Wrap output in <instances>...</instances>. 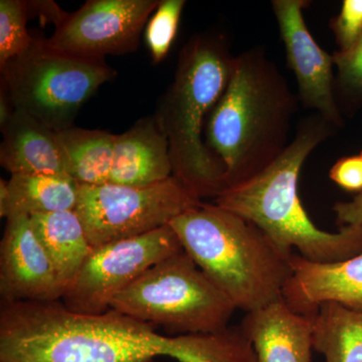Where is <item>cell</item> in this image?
<instances>
[{"instance_id":"cb8c5ba5","label":"cell","mask_w":362,"mask_h":362,"mask_svg":"<svg viewBox=\"0 0 362 362\" xmlns=\"http://www.w3.org/2000/svg\"><path fill=\"white\" fill-rule=\"evenodd\" d=\"M185 6V0H160L145 26V44L154 64L160 63L168 57L175 42Z\"/></svg>"},{"instance_id":"5bb4252c","label":"cell","mask_w":362,"mask_h":362,"mask_svg":"<svg viewBox=\"0 0 362 362\" xmlns=\"http://www.w3.org/2000/svg\"><path fill=\"white\" fill-rule=\"evenodd\" d=\"M240 328L259 362H311L314 314L298 313L283 297L246 313Z\"/></svg>"},{"instance_id":"4316f807","label":"cell","mask_w":362,"mask_h":362,"mask_svg":"<svg viewBox=\"0 0 362 362\" xmlns=\"http://www.w3.org/2000/svg\"><path fill=\"white\" fill-rule=\"evenodd\" d=\"M333 211L340 228L356 226L362 230V192L356 194L351 201L337 202Z\"/></svg>"},{"instance_id":"277c9868","label":"cell","mask_w":362,"mask_h":362,"mask_svg":"<svg viewBox=\"0 0 362 362\" xmlns=\"http://www.w3.org/2000/svg\"><path fill=\"white\" fill-rule=\"evenodd\" d=\"M235 58L220 33L190 37L154 114L168 137L173 175L201 199H216L226 187L225 165L207 147L204 129L228 84Z\"/></svg>"},{"instance_id":"7402d4cb","label":"cell","mask_w":362,"mask_h":362,"mask_svg":"<svg viewBox=\"0 0 362 362\" xmlns=\"http://www.w3.org/2000/svg\"><path fill=\"white\" fill-rule=\"evenodd\" d=\"M337 66L334 93L340 111L347 115L356 114L362 106V37L347 51L332 54Z\"/></svg>"},{"instance_id":"484cf974","label":"cell","mask_w":362,"mask_h":362,"mask_svg":"<svg viewBox=\"0 0 362 362\" xmlns=\"http://www.w3.org/2000/svg\"><path fill=\"white\" fill-rule=\"evenodd\" d=\"M330 180L347 192H362V157L344 156L338 159L329 171Z\"/></svg>"},{"instance_id":"6da1fadb","label":"cell","mask_w":362,"mask_h":362,"mask_svg":"<svg viewBox=\"0 0 362 362\" xmlns=\"http://www.w3.org/2000/svg\"><path fill=\"white\" fill-rule=\"evenodd\" d=\"M169 356L170 337L113 309L78 313L61 300L0 304V362H154Z\"/></svg>"},{"instance_id":"4fadbf2b","label":"cell","mask_w":362,"mask_h":362,"mask_svg":"<svg viewBox=\"0 0 362 362\" xmlns=\"http://www.w3.org/2000/svg\"><path fill=\"white\" fill-rule=\"evenodd\" d=\"M293 274L283 291L288 305L301 314H315L333 302L362 312V252L337 263H314L294 252Z\"/></svg>"},{"instance_id":"83f0119b","label":"cell","mask_w":362,"mask_h":362,"mask_svg":"<svg viewBox=\"0 0 362 362\" xmlns=\"http://www.w3.org/2000/svg\"><path fill=\"white\" fill-rule=\"evenodd\" d=\"M30 14L39 16L42 25H56L66 13L57 2L52 0H33L28 1Z\"/></svg>"},{"instance_id":"9c48e42d","label":"cell","mask_w":362,"mask_h":362,"mask_svg":"<svg viewBox=\"0 0 362 362\" xmlns=\"http://www.w3.org/2000/svg\"><path fill=\"white\" fill-rule=\"evenodd\" d=\"M183 251L170 226L94 249L61 301L69 310L103 314L121 292L162 259Z\"/></svg>"},{"instance_id":"3957f363","label":"cell","mask_w":362,"mask_h":362,"mask_svg":"<svg viewBox=\"0 0 362 362\" xmlns=\"http://www.w3.org/2000/svg\"><path fill=\"white\" fill-rule=\"evenodd\" d=\"M337 128L319 114L302 119L295 137L277 160L251 180L223 190L214 204L252 221L285 251L314 263H337L362 252V230L337 233L314 225L298 194L300 171L309 154Z\"/></svg>"},{"instance_id":"ba28073f","label":"cell","mask_w":362,"mask_h":362,"mask_svg":"<svg viewBox=\"0 0 362 362\" xmlns=\"http://www.w3.org/2000/svg\"><path fill=\"white\" fill-rule=\"evenodd\" d=\"M175 176L144 187L80 185L75 211L94 249L168 226L202 204Z\"/></svg>"},{"instance_id":"9a60e30c","label":"cell","mask_w":362,"mask_h":362,"mask_svg":"<svg viewBox=\"0 0 362 362\" xmlns=\"http://www.w3.org/2000/svg\"><path fill=\"white\" fill-rule=\"evenodd\" d=\"M173 176L168 137L156 116L136 121L130 129L115 134L109 183L144 187Z\"/></svg>"},{"instance_id":"ffe728a7","label":"cell","mask_w":362,"mask_h":362,"mask_svg":"<svg viewBox=\"0 0 362 362\" xmlns=\"http://www.w3.org/2000/svg\"><path fill=\"white\" fill-rule=\"evenodd\" d=\"M314 349L326 362H362V312L320 305L314 314Z\"/></svg>"},{"instance_id":"44dd1931","label":"cell","mask_w":362,"mask_h":362,"mask_svg":"<svg viewBox=\"0 0 362 362\" xmlns=\"http://www.w3.org/2000/svg\"><path fill=\"white\" fill-rule=\"evenodd\" d=\"M171 358L180 362H259L240 326L206 334L170 337Z\"/></svg>"},{"instance_id":"603a6c76","label":"cell","mask_w":362,"mask_h":362,"mask_svg":"<svg viewBox=\"0 0 362 362\" xmlns=\"http://www.w3.org/2000/svg\"><path fill=\"white\" fill-rule=\"evenodd\" d=\"M30 9L26 0H0V66L25 52L33 37L26 23Z\"/></svg>"},{"instance_id":"8fae6325","label":"cell","mask_w":362,"mask_h":362,"mask_svg":"<svg viewBox=\"0 0 362 362\" xmlns=\"http://www.w3.org/2000/svg\"><path fill=\"white\" fill-rule=\"evenodd\" d=\"M309 4L307 0L272 1L288 66L297 78L300 102L339 129L344 119L335 98L334 63L332 54L317 44L307 28L303 11Z\"/></svg>"},{"instance_id":"30bf717a","label":"cell","mask_w":362,"mask_h":362,"mask_svg":"<svg viewBox=\"0 0 362 362\" xmlns=\"http://www.w3.org/2000/svg\"><path fill=\"white\" fill-rule=\"evenodd\" d=\"M160 0H88L66 11L47 44L57 51L105 59L138 49L145 26Z\"/></svg>"},{"instance_id":"2e32d148","label":"cell","mask_w":362,"mask_h":362,"mask_svg":"<svg viewBox=\"0 0 362 362\" xmlns=\"http://www.w3.org/2000/svg\"><path fill=\"white\" fill-rule=\"evenodd\" d=\"M1 132L0 164L11 175H66L57 132L44 124L14 110Z\"/></svg>"},{"instance_id":"52a82bcc","label":"cell","mask_w":362,"mask_h":362,"mask_svg":"<svg viewBox=\"0 0 362 362\" xmlns=\"http://www.w3.org/2000/svg\"><path fill=\"white\" fill-rule=\"evenodd\" d=\"M14 110L59 132L73 127L83 105L117 71L105 59L57 51L45 37H33L20 56L0 66Z\"/></svg>"},{"instance_id":"ac0fdd59","label":"cell","mask_w":362,"mask_h":362,"mask_svg":"<svg viewBox=\"0 0 362 362\" xmlns=\"http://www.w3.org/2000/svg\"><path fill=\"white\" fill-rule=\"evenodd\" d=\"M8 197L0 216L75 211L80 185L66 175H13L7 181Z\"/></svg>"},{"instance_id":"d6986e66","label":"cell","mask_w":362,"mask_h":362,"mask_svg":"<svg viewBox=\"0 0 362 362\" xmlns=\"http://www.w3.org/2000/svg\"><path fill=\"white\" fill-rule=\"evenodd\" d=\"M66 175L80 185H103L110 180L115 134L73 127L57 132Z\"/></svg>"},{"instance_id":"5b68a950","label":"cell","mask_w":362,"mask_h":362,"mask_svg":"<svg viewBox=\"0 0 362 362\" xmlns=\"http://www.w3.org/2000/svg\"><path fill=\"white\" fill-rule=\"evenodd\" d=\"M183 251L233 302L249 313L283 297L294 252L252 221L202 202L169 223Z\"/></svg>"},{"instance_id":"e0dca14e","label":"cell","mask_w":362,"mask_h":362,"mask_svg":"<svg viewBox=\"0 0 362 362\" xmlns=\"http://www.w3.org/2000/svg\"><path fill=\"white\" fill-rule=\"evenodd\" d=\"M30 220L66 291L94 251L82 221L75 211L33 214Z\"/></svg>"},{"instance_id":"d4e9b609","label":"cell","mask_w":362,"mask_h":362,"mask_svg":"<svg viewBox=\"0 0 362 362\" xmlns=\"http://www.w3.org/2000/svg\"><path fill=\"white\" fill-rule=\"evenodd\" d=\"M338 51H347L362 37V0H343L339 13L330 21Z\"/></svg>"},{"instance_id":"f1b7e54d","label":"cell","mask_w":362,"mask_h":362,"mask_svg":"<svg viewBox=\"0 0 362 362\" xmlns=\"http://www.w3.org/2000/svg\"><path fill=\"white\" fill-rule=\"evenodd\" d=\"M14 112L6 88L0 83V128L6 125Z\"/></svg>"},{"instance_id":"7c38bea8","label":"cell","mask_w":362,"mask_h":362,"mask_svg":"<svg viewBox=\"0 0 362 362\" xmlns=\"http://www.w3.org/2000/svg\"><path fill=\"white\" fill-rule=\"evenodd\" d=\"M65 288L28 216L6 218L0 244L1 302L61 300Z\"/></svg>"},{"instance_id":"f546056e","label":"cell","mask_w":362,"mask_h":362,"mask_svg":"<svg viewBox=\"0 0 362 362\" xmlns=\"http://www.w3.org/2000/svg\"><path fill=\"white\" fill-rule=\"evenodd\" d=\"M361 156L362 157V151L361 152Z\"/></svg>"},{"instance_id":"8992f818","label":"cell","mask_w":362,"mask_h":362,"mask_svg":"<svg viewBox=\"0 0 362 362\" xmlns=\"http://www.w3.org/2000/svg\"><path fill=\"white\" fill-rule=\"evenodd\" d=\"M111 309L170 334H206L228 327L233 302L185 251L162 259L113 300Z\"/></svg>"},{"instance_id":"7a4b0ae2","label":"cell","mask_w":362,"mask_h":362,"mask_svg":"<svg viewBox=\"0 0 362 362\" xmlns=\"http://www.w3.org/2000/svg\"><path fill=\"white\" fill-rule=\"evenodd\" d=\"M299 101L264 47L235 57L204 129L207 147L225 165L226 189L258 175L284 153Z\"/></svg>"}]
</instances>
